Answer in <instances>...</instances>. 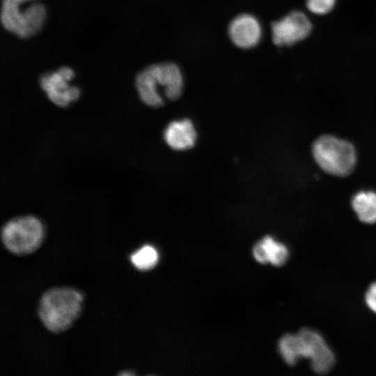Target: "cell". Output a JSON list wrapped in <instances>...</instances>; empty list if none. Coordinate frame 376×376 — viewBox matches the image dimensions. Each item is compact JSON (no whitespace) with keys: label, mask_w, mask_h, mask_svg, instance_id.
<instances>
[{"label":"cell","mask_w":376,"mask_h":376,"mask_svg":"<svg viewBox=\"0 0 376 376\" xmlns=\"http://www.w3.org/2000/svg\"><path fill=\"white\" fill-rule=\"evenodd\" d=\"M135 86L142 102L157 108L164 104V97L175 100L180 97L183 75L180 67L173 62L152 64L136 75Z\"/></svg>","instance_id":"1"},{"label":"cell","mask_w":376,"mask_h":376,"mask_svg":"<svg viewBox=\"0 0 376 376\" xmlns=\"http://www.w3.org/2000/svg\"><path fill=\"white\" fill-rule=\"evenodd\" d=\"M83 294L69 287H55L42 295L38 315L49 331L58 334L70 328L80 315Z\"/></svg>","instance_id":"2"},{"label":"cell","mask_w":376,"mask_h":376,"mask_svg":"<svg viewBox=\"0 0 376 376\" xmlns=\"http://www.w3.org/2000/svg\"><path fill=\"white\" fill-rule=\"evenodd\" d=\"M1 8L2 26L20 38L35 36L45 21L46 8L38 0H2Z\"/></svg>","instance_id":"3"},{"label":"cell","mask_w":376,"mask_h":376,"mask_svg":"<svg viewBox=\"0 0 376 376\" xmlns=\"http://www.w3.org/2000/svg\"><path fill=\"white\" fill-rule=\"evenodd\" d=\"M1 240L13 254L24 256L37 250L43 242L45 228L39 219L33 216L14 218L1 229Z\"/></svg>","instance_id":"4"},{"label":"cell","mask_w":376,"mask_h":376,"mask_svg":"<svg viewBox=\"0 0 376 376\" xmlns=\"http://www.w3.org/2000/svg\"><path fill=\"white\" fill-rule=\"evenodd\" d=\"M313 155L324 171L338 176L350 174L356 164V152L348 141L330 135L318 138L313 146Z\"/></svg>","instance_id":"5"},{"label":"cell","mask_w":376,"mask_h":376,"mask_svg":"<svg viewBox=\"0 0 376 376\" xmlns=\"http://www.w3.org/2000/svg\"><path fill=\"white\" fill-rule=\"evenodd\" d=\"M296 334L300 359H309L316 373H328L334 366L335 356L322 336L308 328H303Z\"/></svg>","instance_id":"6"},{"label":"cell","mask_w":376,"mask_h":376,"mask_svg":"<svg viewBox=\"0 0 376 376\" xmlns=\"http://www.w3.org/2000/svg\"><path fill=\"white\" fill-rule=\"evenodd\" d=\"M311 27V22L304 13L291 12L272 24V41L277 46L293 45L306 38Z\"/></svg>","instance_id":"7"},{"label":"cell","mask_w":376,"mask_h":376,"mask_svg":"<svg viewBox=\"0 0 376 376\" xmlns=\"http://www.w3.org/2000/svg\"><path fill=\"white\" fill-rule=\"evenodd\" d=\"M230 41L240 49H251L260 42L263 29L258 19L249 13H242L235 17L228 27Z\"/></svg>","instance_id":"8"},{"label":"cell","mask_w":376,"mask_h":376,"mask_svg":"<svg viewBox=\"0 0 376 376\" xmlns=\"http://www.w3.org/2000/svg\"><path fill=\"white\" fill-rule=\"evenodd\" d=\"M59 72H52L40 77V85L48 98L59 107H67L76 101L80 95L79 88L68 84Z\"/></svg>","instance_id":"9"},{"label":"cell","mask_w":376,"mask_h":376,"mask_svg":"<svg viewBox=\"0 0 376 376\" xmlns=\"http://www.w3.org/2000/svg\"><path fill=\"white\" fill-rule=\"evenodd\" d=\"M164 139L171 148L185 150L194 146L196 132L190 120H175L166 127L164 132Z\"/></svg>","instance_id":"10"},{"label":"cell","mask_w":376,"mask_h":376,"mask_svg":"<svg viewBox=\"0 0 376 376\" xmlns=\"http://www.w3.org/2000/svg\"><path fill=\"white\" fill-rule=\"evenodd\" d=\"M352 206L361 221L366 224L376 222V193L358 192L352 198Z\"/></svg>","instance_id":"11"},{"label":"cell","mask_w":376,"mask_h":376,"mask_svg":"<svg viewBox=\"0 0 376 376\" xmlns=\"http://www.w3.org/2000/svg\"><path fill=\"white\" fill-rule=\"evenodd\" d=\"M259 242L264 251L267 263L277 267L285 263L289 256V251L285 245L276 241L271 236H265Z\"/></svg>","instance_id":"12"},{"label":"cell","mask_w":376,"mask_h":376,"mask_svg":"<svg viewBox=\"0 0 376 376\" xmlns=\"http://www.w3.org/2000/svg\"><path fill=\"white\" fill-rule=\"evenodd\" d=\"M159 256L151 245H145L133 253L130 260L134 266L141 271L152 269L157 263Z\"/></svg>","instance_id":"13"},{"label":"cell","mask_w":376,"mask_h":376,"mask_svg":"<svg viewBox=\"0 0 376 376\" xmlns=\"http://www.w3.org/2000/svg\"><path fill=\"white\" fill-rule=\"evenodd\" d=\"M279 352L288 365H295L300 359L297 335L291 334L284 335L279 340Z\"/></svg>","instance_id":"14"},{"label":"cell","mask_w":376,"mask_h":376,"mask_svg":"<svg viewBox=\"0 0 376 376\" xmlns=\"http://www.w3.org/2000/svg\"><path fill=\"white\" fill-rule=\"evenodd\" d=\"M336 0H307L306 6L313 13L324 15L334 6Z\"/></svg>","instance_id":"15"},{"label":"cell","mask_w":376,"mask_h":376,"mask_svg":"<svg viewBox=\"0 0 376 376\" xmlns=\"http://www.w3.org/2000/svg\"><path fill=\"white\" fill-rule=\"evenodd\" d=\"M365 302L367 306L376 314V282L373 283L366 292Z\"/></svg>","instance_id":"16"},{"label":"cell","mask_w":376,"mask_h":376,"mask_svg":"<svg viewBox=\"0 0 376 376\" xmlns=\"http://www.w3.org/2000/svg\"><path fill=\"white\" fill-rule=\"evenodd\" d=\"M58 71L68 81L72 79L75 77L74 71L68 67H61Z\"/></svg>","instance_id":"17"},{"label":"cell","mask_w":376,"mask_h":376,"mask_svg":"<svg viewBox=\"0 0 376 376\" xmlns=\"http://www.w3.org/2000/svg\"><path fill=\"white\" fill-rule=\"evenodd\" d=\"M118 375H134V373H132V372H130V373L127 372V373H125L122 372V373H119Z\"/></svg>","instance_id":"18"}]
</instances>
